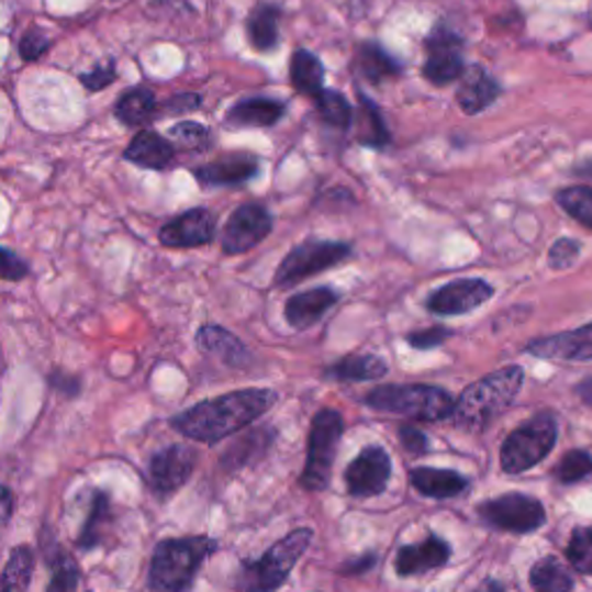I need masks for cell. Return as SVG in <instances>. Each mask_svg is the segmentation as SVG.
<instances>
[{"label":"cell","instance_id":"6da1fadb","mask_svg":"<svg viewBox=\"0 0 592 592\" xmlns=\"http://www.w3.org/2000/svg\"><path fill=\"white\" fill-rule=\"evenodd\" d=\"M276 391L271 389H244L225 393L174 416L171 426L190 440L217 443L232 433L250 426L261 414L269 412L276 403Z\"/></svg>","mask_w":592,"mask_h":592},{"label":"cell","instance_id":"7a4b0ae2","mask_svg":"<svg viewBox=\"0 0 592 592\" xmlns=\"http://www.w3.org/2000/svg\"><path fill=\"white\" fill-rule=\"evenodd\" d=\"M523 387V368L504 366L491 376L470 384L454 401V426L466 433L487 431L507 410Z\"/></svg>","mask_w":592,"mask_h":592},{"label":"cell","instance_id":"3957f363","mask_svg":"<svg viewBox=\"0 0 592 592\" xmlns=\"http://www.w3.org/2000/svg\"><path fill=\"white\" fill-rule=\"evenodd\" d=\"M215 541L209 537L165 539L156 546L148 569V585L156 592H186L197 569L215 551Z\"/></svg>","mask_w":592,"mask_h":592},{"label":"cell","instance_id":"277c9868","mask_svg":"<svg viewBox=\"0 0 592 592\" xmlns=\"http://www.w3.org/2000/svg\"><path fill=\"white\" fill-rule=\"evenodd\" d=\"M368 407L407 416L416 422H443L454 412V399L440 387L389 384L372 389L364 399Z\"/></svg>","mask_w":592,"mask_h":592},{"label":"cell","instance_id":"5b68a950","mask_svg":"<svg viewBox=\"0 0 592 592\" xmlns=\"http://www.w3.org/2000/svg\"><path fill=\"white\" fill-rule=\"evenodd\" d=\"M313 530L299 528L276 541L269 551L255 562H244L236 577V590L241 592H276L284 581L299 558L311 546Z\"/></svg>","mask_w":592,"mask_h":592},{"label":"cell","instance_id":"8992f818","mask_svg":"<svg viewBox=\"0 0 592 592\" xmlns=\"http://www.w3.org/2000/svg\"><path fill=\"white\" fill-rule=\"evenodd\" d=\"M558 440V424L551 414H537L535 420L523 424L510 433L500 449L502 470L510 474H521L535 468L539 460L551 454Z\"/></svg>","mask_w":592,"mask_h":592},{"label":"cell","instance_id":"52a82bcc","mask_svg":"<svg viewBox=\"0 0 592 592\" xmlns=\"http://www.w3.org/2000/svg\"><path fill=\"white\" fill-rule=\"evenodd\" d=\"M343 431V416L336 410H322L315 414L309 437V460H305L299 479L303 489L322 491L328 487Z\"/></svg>","mask_w":592,"mask_h":592},{"label":"cell","instance_id":"ba28073f","mask_svg":"<svg viewBox=\"0 0 592 592\" xmlns=\"http://www.w3.org/2000/svg\"><path fill=\"white\" fill-rule=\"evenodd\" d=\"M349 253L353 250L340 241H305L280 261L273 284L276 288H294L297 282L340 265Z\"/></svg>","mask_w":592,"mask_h":592},{"label":"cell","instance_id":"9c48e42d","mask_svg":"<svg viewBox=\"0 0 592 592\" xmlns=\"http://www.w3.org/2000/svg\"><path fill=\"white\" fill-rule=\"evenodd\" d=\"M479 516L487 525H491V528L518 535L535 533L546 523L541 502L523 493H510L481 502Z\"/></svg>","mask_w":592,"mask_h":592},{"label":"cell","instance_id":"30bf717a","mask_svg":"<svg viewBox=\"0 0 592 592\" xmlns=\"http://www.w3.org/2000/svg\"><path fill=\"white\" fill-rule=\"evenodd\" d=\"M463 40L445 24H437L426 40L424 77L435 86H447L463 77Z\"/></svg>","mask_w":592,"mask_h":592},{"label":"cell","instance_id":"8fae6325","mask_svg":"<svg viewBox=\"0 0 592 592\" xmlns=\"http://www.w3.org/2000/svg\"><path fill=\"white\" fill-rule=\"evenodd\" d=\"M273 230L271 213L259 204L238 206L225 225L223 250L227 255H241L261 244Z\"/></svg>","mask_w":592,"mask_h":592},{"label":"cell","instance_id":"7c38bea8","mask_svg":"<svg viewBox=\"0 0 592 592\" xmlns=\"http://www.w3.org/2000/svg\"><path fill=\"white\" fill-rule=\"evenodd\" d=\"M495 294L493 284L481 278H460L443 284L440 290L433 292L426 301V309L433 315H466L479 305H484Z\"/></svg>","mask_w":592,"mask_h":592},{"label":"cell","instance_id":"4fadbf2b","mask_svg":"<svg viewBox=\"0 0 592 592\" xmlns=\"http://www.w3.org/2000/svg\"><path fill=\"white\" fill-rule=\"evenodd\" d=\"M389 477H391L389 454L378 445L366 447L345 470L347 491L355 498L380 495L387 489Z\"/></svg>","mask_w":592,"mask_h":592},{"label":"cell","instance_id":"5bb4252c","mask_svg":"<svg viewBox=\"0 0 592 592\" xmlns=\"http://www.w3.org/2000/svg\"><path fill=\"white\" fill-rule=\"evenodd\" d=\"M197 463L194 449L186 445H171L156 456L148 463V484L158 495H169L181 489L190 479Z\"/></svg>","mask_w":592,"mask_h":592},{"label":"cell","instance_id":"9a60e30c","mask_svg":"<svg viewBox=\"0 0 592 592\" xmlns=\"http://www.w3.org/2000/svg\"><path fill=\"white\" fill-rule=\"evenodd\" d=\"M213 234L215 215L206 209H192L160 230V244L167 248H197L211 244Z\"/></svg>","mask_w":592,"mask_h":592},{"label":"cell","instance_id":"2e32d148","mask_svg":"<svg viewBox=\"0 0 592 592\" xmlns=\"http://www.w3.org/2000/svg\"><path fill=\"white\" fill-rule=\"evenodd\" d=\"M525 353L554 361H592V324L528 343Z\"/></svg>","mask_w":592,"mask_h":592},{"label":"cell","instance_id":"e0dca14e","mask_svg":"<svg viewBox=\"0 0 592 592\" xmlns=\"http://www.w3.org/2000/svg\"><path fill=\"white\" fill-rule=\"evenodd\" d=\"M500 93H502L500 83L484 68L472 65V68L466 70L463 77H460L456 102L460 107V112L474 116L484 112V109H489L500 98Z\"/></svg>","mask_w":592,"mask_h":592},{"label":"cell","instance_id":"ac0fdd59","mask_svg":"<svg viewBox=\"0 0 592 592\" xmlns=\"http://www.w3.org/2000/svg\"><path fill=\"white\" fill-rule=\"evenodd\" d=\"M451 548L445 539L428 535L426 541L399 548L396 556V572L401 577H420L431 572V569L443 567L449 560Z\"/></svg>","mask_w":592,"mask_h":592},{"label":"cell","instance_id":"d6986e66","mask_svg":"<svg viewBox=\"0 0 592 592\" xmlns=\"http://www.w3.org/2000/svg\"><path fill=\"white\" fill-rule=\"evenodd\" d=\"M336 303H338V294L328 288L299 292L284 303V320H288V324L294 326L297 332H301V328H309L315 322H320Z\"/></svg>","mask_w":592,"mask_h":592},{"label":"cell","instance_id":"ffe728a7","mask_svg":"<svg viewBox=\"0 0 592 592\" xmlns=\"http://www.w3.org/2000/svg\"><path fill=\"white\" fill-rule=\"evenodd\" d=\"M259 171L253 156H227L194 169V177L202 186H238L250 181Z\"/></svg>","mask_w":592,"mask_h":592},{"label":"cell","instance_id":"44dd1931","mask_svg":"<svg viewBox=\"0 0 592 592\" xmlns=\"http://www.w3.org/2000/svg\"><path fill=\"white\" fill-rule=\"evenodd\" d=\"M125 160L144 169H165L174 160V146L153 130H144L125 148Z\"/></svg>","mask_w":592,"mask_h":592},{"label":"cell","instance_id":"7402d4cb","mask_svg":"<svg viewBox=\"0 0 592 592\" xmlns=\"http://www.w3.org/2000/svg\"><path fill=\"white\" fill-rule=\"evenodd\" d=\"M412 487L426 498L449 500L468 489V479L454 470H435V468H416L410 474Z\"/></svg>","mask_w":592,"mask_h":592},{"label":"cell","instance_id":"603a6c76","mask_svg":"<svg viewBox=\"0 0 592 592\" xmlns=\"http://www.w3.org/2000/svg\"><path fill=\"white\" fill-rule=\"evenodd\" d=\"M197 345H200L204 353L223 359L227 366H244L250 357L246 345L223 326H202L200 334H197Z\"/></svg>","mask_w":592,"mask_h":592},{"label":"cell","instance_id":"cb8c5ba5","mask_svg":"<svg viewBox=\"0 0 592 592\" xmlns=\"http://www.w3.org/2000/svg\"><path fill=\"white\" fill-rule=\"evenodd\" d=\"M355 68L370 83H382L401 75V63L380 45H376V42H364V45L357 47Z\"/></svg>","mask_w":592,"mask_h":592},{"label":"cell","instance_id":"d4e9b609","mask_svg":"<svg viewBox=\"0 0 592 592\" xmlns=\"http://www.w3.org/2000/svg\"><path fill=\"white\" fill-rule=\"evenodd\" d=\"M284 114V104L278 100L255 98L244 100L230 109L227 121L236 127H269L276 125Z\"/></svg>","mask_w":592,"mask_h":592},{"label":"cell","instance_id":"484cf974","mask_svg":"<svg viewBox=\"0 0 592 592\" xmlns=\"http://www.w3.org/2000/svg\"><path fill=\"white\" fill-rule=\"evenodd\" d=\"M326 378L345 380V382H366L380 380L387 376V364L376 355H353L336 361L324 370Z\"/></svg>","mask_w":592,"mask_h":592},{"label":"cell","instance_id":"4316f807","mask_svg":"<svg viewBox=\"0 0 592 592\" xmlns=\"http://www.w3.org/2000/svg\"><path fill=\"white\" fill-rule=\"evenodd\" d=\"M290 79L301 96L317 98L324 91V65L315 54L299 49L292 56Z\"/></svg>","mask_w":592,"mask_h":592},{"label":"cell","instance_id":"83f0119b","mask_svg":"<svg viewBox=\"0 0 592 592\" xmlns=\"http://www.w3.org/2000/svg\"><path fill=\"white\" fill-rule=\"evenodd\" d=\"M278 19L280 10L276 5L261 3L248 16V40L257 52H271L278 45Z\"/></svg>","mask_w":592,"mask_h":592},{"label":"cell","instance_id":"f1b7e54d","mask_svg":"<svg viewBox=\"0 0 592 592\" xmlns=\"http://www.w3.org/2000/svg\"><path fill=\"white\" fill-rule=\"evenodd\" d=\"M535 592H572L574 579L558 558H541L530 572Z\"/></svg>","mask_w":592,"mask_h":592},{"label":"cell","instance_id":"f546056e","mask_svg":"<svg viewBox=\"0 0 592 592\" xmlns=\"http://www.w3.org/2000/svg\"><path fill=\"white\" fill-rule=\"evenodd\" d=\"M156 112V96L148 89H133L119 98L114 114L125 125H139Z\"/></svg>","mask_w":592,"mask_h":592},{"label":"cell","instance_id":"4dcf8cb0","mask_svg":"<svg viewBox=\"0 0 592 592\" xmlns=\"http://www.w3.org/2000/svg\"><path fill=\"white\" fill-rule=\"evenodd\" d=\"M556 202L565 213L574 217L577 223L592 230V188L588 186H569L556 192Z\"/></svg>","mask_w":592,"mask_h":592},{"label":"cell","instance_id":"1f68e13d","mask_svg":"<svg viewBox=\"0 0 592 592\" xmlns=\"http://www.w3.org/2000/svg\"><path fill=\"white\" fill-rule=\"evenodd\" d=\"M109 500L104 498V493H96V500L91 504V514L89 521H86L81 537H79V546L81 548H93L104 539V530L109 528Z\"/></svg>","mask_w":592,"mask_h":592},{"label":"cell","instance_id":"d6a6232c","mask_svg":"<svg viewBox=\"0 0 592 592\" xmlns=\"http://www.w3.org/2000/svg\"><path fill=\"white\" fill-rule=\"evenodd\" d=\"M315 107L317 114L322 116L324 123L334 125V127H347L353 123V104L345 100V96H340L338 91H322L315 98Z\"/></svg>","mask_w":592,"mask_h":592},{"label":"cell","instance_id":"836d02e7","mask_svg":"<svg viewBox=\"0 0 592 592\" xmlns=\"http://www.w3.org/2000/svg\"><path fill=\"white\" fill-rule=\"evenodd\" d=\"M361 100V127H359V142L366 146H384L389 142V133L382 123L380 109L372 104L366 96L359 93Z\"/></svg>","mask_w":592,"mask_h":592},{"label":"cell","instance_id":"e575fe53","mask_svg":"<svg viewBox=\"0 0 592 592\" xmlns=\"http://www.w3.org/2000/svg\"><path fill=\"white\" fill-rule=\"evenodd\" d=\"M31 574H33V551L29 546L14 548L8 565H5V572L0 579L8 583V588L12 592H24L29 588Z\"/></svg>","mask_w":592,"mask_h":592},{"label":"cell","instance_id":"d590c367","mask_svg":"<svg viewBox=\"0 0 592 592\" xmlns=\"http://www.w3.org/2000/svg\"><path fill=\"white\" fill-rule=\"evenodd\" d=\"M588 477H592V456L581 449L565 454L556 468V479L567 487L579 484V481H585Z\"/></svg>","mask_w":592,"mask_h":592},{"label":"cell","instance_id":"8d00e7d4","mask_svg":"<svg viewBox=\"0 0 592 592\" xmlns=\"http://www.w3.org/2000/svg\"><path fill=\"white\" fill-rule=\"evenodd\" d=\"M567 560L581 574L592 577V525L577 528L567 544Z\"/></svg>","mask_w":592,"mask_h":592},{"label":"cell","instance_id":"74e56055","mask_svg":"<svg viewBox=\"0 0 592 592\" xmlns=\"http://www.w3.org/2000/svg\"><path fill=\"white\" fill-rule=\"evenodd\" d=\"M77 585H79V569L75 560L68 556H60L54 567V577L47 592H77Z\"/></svg>","mask_w":592,"mask_h":592},{"label":"cell","instance_id":"f35d334b","mask_svg":"<svg viewBox=\"0 0 592 592\" xmlns=\"http://www.w3.org/2000/svg\"><path fill=\"white\" fill-rule=\"evenodd\" d=\"M169 137L177 139L186 148H204L209 144V130L200 123L183 121L169 130Z\"/></svg>","mask_w":592,"mask_h":592},{"label":"cell","instance_id":"ab89813d","mask_svg":"<svg viewBox=\"0 0 592 592\" xmlns=\"http://www.w3.org/2000/svg\"><path fill=\"white\" fill-rule=\"evenodd\" d=\"M581 255V246L579 241L574 238H558L556 244L551 246V250H548V265H551V269H567L572 267L574 261L579 259Z\"/></svg>","mask_w":592,"mask_h":592},{"label":"cell","instance_id":"60d3db41","mask_svg":"<svg viewBox=\"0 0 592 592\" xmlns=\"http://www.w3.org/2000/svg\"><path fill=\"white\" fill-rule=\"evenodd\" d=\"M49 47H52L49 37L45 33H42V31L33 29L24 37H21V42H19V54H21V58H24V60H37V58H42V56H45L49 52Z\"/></svg>","mask_w":592,"mask_h":592},{"label":"cell","instance_id":"b9f144b4","mask_svg":"<svg viewBox=\"0 0 592 592\" xmlns=\"http://www.w3.org/2000/svg\"><path fill=\"white\" fill-rule=\"evenodd\" d=\"M114 79H116V65H114V60H104V63L98 65V68L93 72L81 75V83L89 91H102Z\"/></svg>","mask_w":592,"mask_h":592},{"label":"cell","instance_id":"7bdbcfd3","mask_svg":"<svg viewBox=\"0 0 592 592\" xmlns=\"http://www.w3.org/2000/svg\"><path fill=\"white\" fill-rule=\"evenodd\" d=\"M449 336H451L449 328H445V326H431V328H426V332L410 334L407 336V343L412 347H416V349H433L437 345H443Z\"/></svg>","mask_w":592,"mask_h":592},{"label":"cell","instance_id":"ee69618b","mask_svg":"<svg viewBox=\"0 0 592 592\" xmlns=\"http://www.w3.org/2000/svg\"><path fill=\"white\" fill-rule=\"evenodd\" d=\"M29 276V267L24 259H19L14 253L0 248V280H21Z\"/></svg>","mask_w":592,"mask_h":592},{"label":"cell","instance_id":"f6af8a7d","mask_svg":"<svg viewBox=\"0 0 592 592\" xmlns=\"http://www.w3.org/2000/svg\"><path fill=\"white\" fill-rule=\"evenodd\" d=\"M399 437L410 454H426L428 451V437L424 431H420L416 426H401Z\"/></svg>","mask_w":592,"mask_h":592},{"label":"cell","instance_id":"bcb514c9","mask_svg":"<svg viewBox=\"0 0 592 592\" xmlns=\"http://www.w3.org/2000/svg\"><path fill=\"white\" fill-rule=\"evenodd\" d=\"M202 104V98L197 96V93H186V96H177V98H171L163 109L167 114L171 116H181V114H190L194 112V109H200Z\"/></svg>","mask_w":592,"mask_h":592},{"label":"cell","instance_id":"7dc6e473","mask_svg":"<svg viewBox=\"0 0 592 592\" xmlns=\"http://www.w3.org/2000/svg\"><path fill=\"white\" fill-rule=\"evenodd\" d=\"M10 514H12V493L5 487H0V523H8Z\"/></svg>","mask_w":592,"mask_h":592},{"label":"cell","instance_id":"c3c4849f","mask_svg":"<svg viewBox=\"0 0 592 592\" xmlns=\"http://www.w3.org/2000/svg\"><path fill=\"white\" fill-rule=\"evenodd\" d=\"M372 562H376V558L368 556L366 560H357L355 565H347V567H345V572H347V574H357V572H364V569H368Z\"/></svg>","mask_w":592,"mask_h":592},{"label":"cell","instance_id":"681fc988","mask_svg":"<svg viewBox=\"0 0 592 592\" xmlns=\"http://www.w3.org/2000/svg\"><path fill=\"white\" fill-rule=\"evenodd\" d=\"M577 393H579V396H581L588 405H592V380L579 384V387H577Z\"/></svg>","mask_w":592,"mask_h":592},{"label":"cell","instance_id":"f907efd6","mask_svg":"<svg viewBox=\"0 0 592 592\" xmlns=\"http://www.w3.org/2000/svg\"><path fill=\"white\" fill-rule=\"evenodd\" d=\"M474 592H504V585L500 581H484Z\"/></svg>","mask_w":592,"mask_h":592},{"label":"cell","instance_id":"816d5d0a","mask_svg":"<svg viewBox=\"0 0 592 592\" xmlns=\"http://www.w3.org/2000/svg\"><path fill=\"white\" fill-rule=\"evenodd\" d=\"M577 174H581V177H585V179H592V163L577 167Z\"/></svg>","mask_w":592,"mask_h":592},{"label":"cell","instance_id":"f5cc1de1","mask_svg":"<svg viewBox=\"0 0 592 592\" xmlns=\"http://www.w3.org/2000/svg\"><path fill=\"white\" fill-rule=\"evenodd\" d=\"M0 592H12L3 579H0Z\"/></svg>","mask_w":592,"mask_h":592}]
</instances>
